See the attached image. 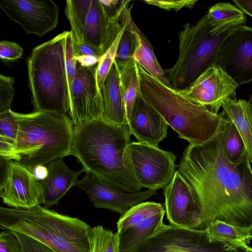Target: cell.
Here are the masks:
<instances>
[{
	"label": "cell",
	"mask_w": 252,
	"mask_h": 252,
	"mask_svg": "<svg viewBox=\"0 0 252 252\" xmlns=\"http://www.w3.org/2000/svg\"><path fill=\"white\" fill-rule=\"evenodd\" d=\"M47 178L39 181L41 191V203L50 207L57 205L60 200L74 186L83 171L69 168L62 158L55 160L48 165Z\"/></svg>",
	"instance_id": "19"
},
{
	"label": "cell",
	"mask_w": 252,
	"mask_h": 252,
	"mask_svg": "<svg viewBox=\"0 0 252 252\" xmlns=\"http://www.w3.org/2000/svg\"><path fill=\"white\" fill-rule=\"evenodd\" d=\"M69 32L36 46L28 58L29 86L35 112L69 113L70 92L65 65Z\"/></svg>",
	"instance_id": "6"
},
{
	"label": "cell",
	"mask_w": 252,
	"mask_h": 252,
	"mask_svg": "<svg viewBox=\"0 0 252 252\" xmlns=\"http://www.w3.org/2000/svg\"><path fill=\"white\" fill-rule=\"evenodd\" d=\"M18 124L15 148L19 161L30 170L69 156L74 126L67 114L14 112Z\"/></svg>",
	"instance_id": "5"
},
{
	"label": "cell",
	"mask_w": 252,
	"mask_h": 252,
	"mask_svg": "<svg viewBox=\"0 0 252 252\" xmlns=\"http://www.w3.org/2000/svg\"><path fill=\"white\" fill-rule=\"evenodd\" d=\"M240 25L231 24L214 29L206 15L194 23H187L179 33V55L174 64L164 70L172 87H189L201 73L216 64L226 38Z\"/></svg>",
	"instance_id": "7"
},
{
	"label": "cell",
	"mask_w": 252,
	"mask_h": 252,
	"mask_svg": "<svg viewBox=\"0 0 252 252\" xmlns=\"http://www.w3.org/2000/svg\"><path fill=\"white\" fill-rule=\"evenodd\" d=\"M0 156L1 158L8 161L10 160H17L15 142L0 137Z\"/></svg>",
	"instance_id": "39"
},
{
	"label": "cell",
	"mask_w": 252,
	"mask_h": 252,
	"mask_svg": "<svg viewBox=\"0 0 252 252\" xmlns=\"http://www.w3.org/2000/svg\"><path fill=\"white\" fill-rule=\"evenodd\" d=\"M101 58L93 55H81L75 57V59L81 66L89 67L97 64Z\"/></svg>",
	"instance_id": "41"
},
{
	"label": "cell",
	"mask_w": 252,
	"mask_h": 252,
	"mask_svg": "<svg viewBox=\"0 0 252 252\" xmlns=\"http://www.w3.org/2000/svg\"><path fill=\"white\" fill-rule=\"evenodd\" d=\"M92 227L77 217L38 205L29 209L0 208V228L19 232L56 252H91Z\"/></svg>",
	"instance_id": "4"
},
{
	"label": "cell",
	"mask_w": 252,
	"mask_h": 252,
	"mask_svg": "<svg viewBox=\"0 0 252 252\" xmlns=\"http://www.w3.org/2000/svg\"><path fill=\"white\" fill-rule=\"evenodd\" d=\"M0 196L3 202L11 208L29 209L41 203L39 181L31 170L16 160L7 161Z\"/></svg>",
	"instance_id": "15"
},
{
	"label": "cell",
	"mask_w": 252,
	"mask_h": 252,
	"mask_svg": "<svg viewBox=\"0 0 252 252\" xmlns=\"http://www.w3.org/2000/svg\"><path fill=\"white\" fill-rule=\"evenodd\" d=\"M223 133V151L228 160L239 164L244 159L246 148L243 139L234 124L231 121L224 126Z\"/></svg>",
	"instance_id": "28"
},
{
	"label": "cell",
	"mask_w": 252,
	"mask_h": 252,
	"mask_svg": "<svg viewBox=\"0 0 252 252\" xmlns=\"http://www.w3.org/2000/svg\"><path fill=\"white\" fill-rule=\"evenodd\" d=\"M239 86L220 67L215 64L201 73L189 87L177 90L213 113H218L224 102L235 98Z\"/></svg>",
	"instance_id": "13"
},
{
	"label": "cell",
	"mask_w": 252,
	"mask_h": 252,
	"mask_svg": "<svg viewBox=\"0 0 252 252\" xmlns=\"http://www.w3.org/2000/svg\"><path fill=\"white\" fill-rule=\"evenodd\" d=\"M76 63L73 50L72 34L71 31H69L66 37L65 42V65L69 92L75 74Z\"/></svg>",
	"instance_id": "36"
},
{
	"label": "cell",
	"mask_w": 252,
	"mask_h": 252,
	"mask_svg": "<svg viewBox=\"0 0 252 252\" xmlns=\"http://www.w3.org/2000/svg\"><path fill=\"white\" fill-rule=\"evenodd\" d=\"M131 1V0H129L122 12V17L125 24V27L117 51L115 60V62L117 63H121L133 60L132 57L137 45L136 38L127 25L126 18L125 8Z\"/></svg>",
	"instance_id": "30"
},
{
	"label": "cell",
	"mask_w": 252,
	"mask_h": 252,
	"mask_svg": "<svg viewBox=\"0 0 252 252\" xmlns=\"http://www.w3.org/2000/svg\"><path fill=\"white\" fill-rule=\"evenodd\" d=\"M164 207L169 223L191 228L195 206L189 185L176 170L172 180L164 189Z\"/></svg>",
	"instance_id": "17"
},
{
	"label": "cell",
	"mask_w": 252,
	"mask_h": 252,
	"mask_svg": "<svg viewBox=\"0 0 252 252\" xmlns=\"http://www.w3.org/2000/svg\"><path fill=\"white\" fill-rule=\"evenodd\" d=\"M211 26L219 29L231 24L245 25L246 14L229 2H219L211 6L206 14Z\"/></svg>",
	"instance_id": "26"
},
{
	"label": "cell",
	"mask_w": 252,
	"mask_h": 252,
	"mask_svg": "<svg viewBox=\"0 0 252 252\" xmlns=\"http://www.w3.org/2000/svg\"><path fill=\"white\" fill-rule=\"evenodd\" d=\"M97 64L86 67L76 63L75 74L70 90L68 113L74 126L102 118V99L96 80Z\"/></svg>",
	"instance_id": "12"
},
{
	"label": "cell",
	"mask_w": 252,
	"mask_h": 252,
	"mask_svg": "<svg viewBox=\"0 0 252 252\" xmlns=\"http://www.w3.org/2000/svg\"><path fill=\"white\" fill-rule=\"evenodd\" d=\"M115 63L118 68L120 89L127 122L140 93L138 66L133 60L121 63Z\"/></svg>",
	"instance_id": "25"
},
{
	"label": "cell",
	"mask_w": 252,
	"mask_h": 252,
	"mask_svg": "<svg viewBox=\"0 0 252 252\" xmlns=\"http://www.w3.org/2000/svg\"><path fill=\"white\" fill-rule=\"evenodd\" d=\"M32 171L38 181L45 179L48 175V169L47 165H37Z\"/></svg>",
	"instance_id": "43"
},
{
	"label": "cell",
	"mask_w": 252,
	"mask_h": 252,
	"mask_svg": "<svg viewBox=\"0 0 252 252\" xmlns=\"http://www.w3.org/2000/svg\"><path fill=\"white\" fill-rule=\"evenodd\" d=\"M132 6L133 3H129L125 8L127 25L135 35L137 41V47L132 59L149 74L165 85L172 88L165 76L164 70L157 59L152 45L132 19L131 13Z\"/></svg>",
	"instance_id": "21"
},
{
	"label": "cell",
	"mask_w": 252,
	"mask_h": 252,
	"mask_svg": "<svg viewBox=\"0 0 252 252\" xmlns=\"http://www.w3.org/2000/svg\"><path fill=\"white\" fill-rule=\"evenodd\" d=\"M14 82L13 78L0 75V113L11 109L14 96Z\"/></svg>",
	"instance_id": "33"
},
{
	"label": "cell",
	"mask_w": 252,
	"mask_h": 252,
	"mask_svg": "<svg viewBox=\"0 0 252 252\" xmlns=\"http://www.w3.org/2000/svg\"><path fill=\"white\" fill-rule=\"evenodd\" d=\"M0 7L28 34L43 36L58 24L59 7L52 0H1Z\"/></svg>",
	"instance_id": "11"
},
{
	"label": "cell",
	"mask_w": 252,
	"mask_h": 252,
	"mask_svg": "<svg viewBox=\"0 0 252 252\" xmlns=\"http://www.w3.org/2000/svg\"><path fill=\"white\" fill-rule=\"evenodd\" d=\"M127 167L140 186L148 190L164 189L175 173L176 156L158 146L130 142L125 151Z\"/></svg>",
	"instance_id": "9"
},
{
	"label": "cell",
	"mask_w": 252,
	"mask_h": 252,
	"mask_svg": "<svg viewBox=\"0 0 252 252\" xmlns=\"http://www.w3.org/2000/svg\"><path fill=\"white\" fill-rule=\"evenodd\" d=\"M86 173L76 186L88 194L95 207L109 209L121 216L132 206L145 202L157 193V190L148 189L134 193L125 192L94 174Z\"/></svg>",
	"instance_id": "16"
},
{
	"label": "cell",
	"mask_w": 252,
	"mask_h": 252,
	"mask_svg": "<svg viewBox=\"0 0 252 252\" xmlns=\"http://www.w3.org/2000/svg\"><path fill=\"white\" fill-rule=\"evenodd\" d=\"M127 126L138 142L155 146L166 137L168 126L144 100L140 93L127 120Z\"/></svg>",
	"instance_id": "18"
},
{
	"label": "cell",
	"mask_w": 252,
	"mask_h": 252,
	"mask_svg": "<svg viewBox=\"0 0 252 252\" xmlns=\"http://www.w3.org/2000/svg\"><path fill=\"white\" fill-rule=\"evenodd\" d=\"M18 124L11 109L0 113V137H2L14 142L17 138Z\"/></svg>",
	"instance_id": "32"
},
{
	"label": "cell",
	"mask_w": 252,
	"mask_h": 252,
	"mask_svg": "<svg viewBox=\"0 0 252 252\" xmlns=\"http://www.w3.org/2000/svg\"><path fill=\"white\" fill-rule=\"evenodd\" d=\"M132 252H246L231 251L223 245L209 241L206 230L163 224L152 236Z\"/></svg>",
	"instance_id": "10"
},
{
	"label": "cell",
	"mask_w": 252,
	"mask_h": 252,
	"mask_svg": "<svg viewBox=\"0 0 252 252\" xmlns=\"http://www.w3.org/2000/svg\"><path fill=\"white\" fill-rule=\"evenodd\" d=\"M0 252H22L19 241L13 231L1 230L0 233Z\"/></svg>",
	"instance_id": "38"
},
{
	"label": "cell",
	"mask_w": 252,
	"mask_h": 252,
	"mask_svg": "<svg viewBox=\"0 0 252 252\" xmlns=\"http://www.w3.org/2000/svg\"><path fill=\"white\" fill-rule=\"evenodd\" d=\"M165 210L152 215L136 226L118 234L119 252H132L142 243L152 236L163 225Z\"/></svg>",
	"instance_id": "24"
},
{
	"label": "cell",
	"mask_w": 252,
	"mask_h": 252,
	"mask_svg": "<svg viewBox=\"0 0 252 252\" xmlns=\"http://www.w3.org/2000/svg\"><path fill=\"white\" fill-rule=\"evenodd\" d=\"M100 92L103 105L102 118L110 123L127 125L118 68L115 62L104 81Z\"/></svg>",
	"instance_id": "20"
},
{
	"label": "cell",
	"mask_w": 252,
	"mask_h": 252,
	"mask_svg": "<svg viewBox=\"0 0 252 252\" xmlns=\"http://www.w3.org/2000/svg\"><path fill=\"white\" fill-rule=\"evenodd\" d=\"M129 1L123 0L118 12L111 17L100 0H66L64 13L73 42L85 43L104 55L122 28V13Z\"/></svg>",
	"instance_id": "8"
},
{
	"label": "cell",
	"mask_w": 252,
	"mask_h": 252,
	"mask_svg": "<svg viewBox=\"0 0 252 252\" xmlns=\"http://www.w3.org/2000/svg\"><path fill=\"white\" fill-rule=\"evenodd\" d=\"M165 210L163 204L155 202H143L131 207L121 216L117 222V233L121 234L139 224L147 218Z\"/></svg>",
	"instance_id": "27"
},
{
	"label": "cell",
	"mask_w": 252,
	"mask_h": 252,
	"mask_svg": "<svg viewBox=\"0 0 252 252\" xmlns=\"http://www.w3.org/2000/svg\"><path fill=\"white\" fill-rule=\"evenodd\" d=\"M221 132L184 150L177 170L189 185L195 206L191 228L220 220L252 233V169L247 154L239 164L225 157Z\"/></svg>",
	"instance_id": "1"
},
{
	"label": "cell",
	"mask_w": 252,
	"mask_h": 252,
	"mask_svg": "<svg viewBox=\"0 0 252 252\" xmlns=\"http://www.w3.org/2000/svg\"><path fill=\"white\" fill-rule=\"evenodd\" d=\"M127 125L94 119L74 126L70 155L82 165V170L101 178L125 192H137L141 188L129 170L125 151L130 142Z\"/></svg>",
	"instance_id": "2"
},
{
	"label": "cell",
	"mask_w": 252,
	"mask_h": 252,
	"mask_svg": "<svg viewBox=\"0 0 252 252\" xmlns=\"http://www.w3.org/2000/svg\"><path fill=\"white\" fill-rule=\"evenodd\" d=\"M147 4L157 6L166 10L178 11L184 8H192L197 0H146Z\"/></svg>",
	"instance_id": "35"
},
{
	"label": "cell",
	"mask_w": 252,
	"mask_h": 252,
	"mask_svg": "<svg viewBox=\"0 0 252 252\" xmlns=\"http://www.w3.org/2000/svg\"><path fill=\"white\" fill-rule=\"evenodd\" d=\"M23 52V48L17 43L5 40L0 42V58L1 60L16 61L22 56Z\"/></svg>",
	"instance_id": "37"
},
{
	"label": "cell",
	"mask_w": 252,
	"mask_h": 252,
	"mask_svg": "<svg viewBox=\"0 0 252 252\" xmlns=\"http://www.w3.org/2000/svg\"><path fill=\"white\" fill-rule=\"evenodd\" d=\"M138 66L141 95L180 138L190 144H202L222 132L229 122L223 111L217 114L211 112Z\"/></svg>",
	"instance_id": "3"
},
{
	"label": "cell",
	"mask_w": 252,
	"mask_h": 252,
	"mask_svg": "<svg viewBox=\"0 0 252 252\" xmlns=\"http://www.w3.org/2000/svg\"><path fill=\"white\" fill-rule=\"evenodd\" d=\"M235 5L252 17V0H233Z\"/></svg>",
	"instance_id": "42"
},
{
	"label": "cell",
	"mask_w": 252,
	"mask_h": 252,
	"mask_svg": "<svg viewBox=\"0 0 252 252\" xmlns=\"http://www.w3.org/2000/svg\"><path fill=\"white\" fill-rule=\"evenodd\" d=\"M122 28L112 44L101 57L97 64L96 80L98 88L100 90L104 81L111 68L116 58L117 51L125 24L121 15Z\"/></svg>",
	"instance_id": "31"
},
{
	"label": "cell",
	"mask_w": 252,
	"mask_h": 252,
	"mask_svg": "<svg viewBox=\"0 0 252 252\" xmlns=\"http://www.w3.org/2000/svg\"><path fill=\"white\" fill-rule=\"evenodd\" d=\"M216 65L240 86L252 81V28L239 26L224 41Z\"/></svg>",
	"instance_id": "14"
},
{
	"label": "cell",
	"mask_w": 252,
	"mask_h": 252,
	"mask_svg": "<svg viewBox=\"0 0 252 252\" xmlns=\"http://www.w3.org/2000/svg\"><path fill=\"white\" fill-rule=\"evenodd\" d=\"M12 231L19 241L22 252H56L49 247L33 238L18 232Z\"/></svg>",
	"instance_id": "34"
},
{
	"label": "cell",
	"mask_w": 252,
	"mask_h": 252,
	"mask_svg": "<svg viewBox=\"0 0 252 252\" xmlns=\"http://www.w3.org/2000/svg\"><path fill=\"white\" fill-rule=\"evenodd\" d=\"M73 46L75 57L81 55H93L101 58L103 55L98 50L84 43L73 42Z\"/></svg>",
	"instance_id": "40"
},
{
	"label": "cell",
	"mask_w": 252,
	"mask_h": 252,
	"mask_svg": "<svg viewBox=\"0 0 252 252\" xmlns=\"http://www.w3.org/2000/svg\"><path fill=\"white\" fill-rule=\"evenodd\" d=\"M246 252H252V248L250 247L247 248L246 249Z\"/></svg>",
	"instance_id": "44"
},
{
	"label": "cell",
	"mask_w": 252,
	"mask_h": 252,
	"mask_svg": "<svg viewBox=\"0 0 252 252\" xmlns=\"http://www.w3.org/2000/svg\"><path fill=\"white\" fill-rule=\"evenodd\" d=\"M209 241L222 244L228 250H246L252 240V233L220 220L212 222L205 229Z\"/></svg>",
	"instance_id": "23"
},
{
	"label": "cell",
	"mask_w": 252,
	"mask_h": 252,
	"mask_svg": "<svg viewBox=\"0 0 252 252\" xmlns=\"http://www.w3.org/2000/svg\"><path fill=\"white\" fill-rule=\"evenodd\" d=\"M89 239L91 252H120L117 233L101 225L91 228Z\"/></svg>",
	"instance_id": "29"
},
{
	"label": "cell",
	"mask_w": 252,
	"mask_h": 252,
	"mask_svg": "<svg viewBox=\"0 0 252 252\" xmlns=\"http://www.w3.org/2000/svg\"><path fill=\"white\" fill-rule=\"evenodd\" d=\"M221 107L227 118L234 124L242 136L252 163V94L248 101L229 98L224 102Z\"/></svg>",
	"instance_id": "22"
}]
</instances>
